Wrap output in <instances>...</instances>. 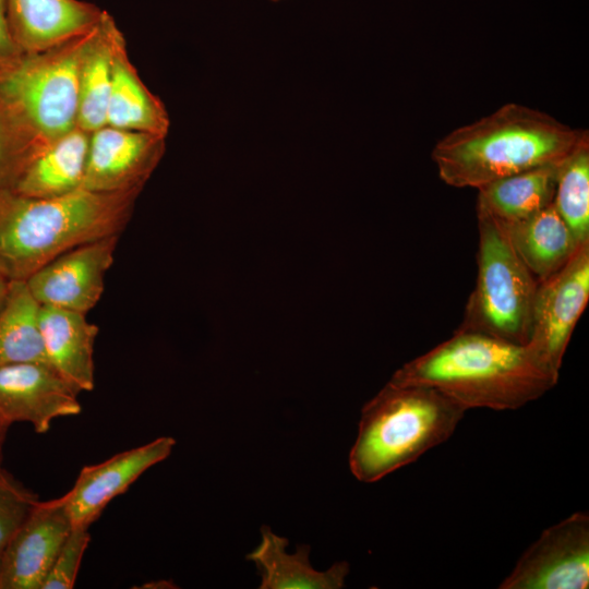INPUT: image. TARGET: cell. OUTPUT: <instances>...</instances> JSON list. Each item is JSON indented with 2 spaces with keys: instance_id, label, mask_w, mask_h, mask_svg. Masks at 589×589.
Instances as JSON below:
<instances>
[{
  "instance_id": "obj_13",
  "label": "cell",
  "mask_w": 589,
  "mask_h": 589,
  "mask_svg": "<svg viewBox=\"0 0 589 589\" xmlns=\"http://www.w3.org/2000/svg\"><path fill=\"white\" fill-rule=\"evenodd\" d=\"M163 147L161 136L105 125L89 137L82 188L103 193L137 191Z\"/></svg>"
},
{
  "instance_id": "obj_23",
  "label": "cell",
  "mask_w": 589,
  "mask_h": 589,
  "mask_svg": "<svg viewBox=\"0 0 589 589\" xmlns=\"http://www.w3.org/2000/svg\"><path fill=\"white\" fill-rule=\"evenodd\" d=\"M552 204L576 241H589V135L557 166Z\"/></svg>"
},
{
  "instance_id": "obj_26",
  "label": "cell",
  "mask_w": 589,
  "mask_h": 589,
  "mask_svg": "<svg viewBox=\"0 0 589 589\" xmlns=\"http://www.w3.org/2000/svg\"><path fill=\"white\" fill-rule=\"evenodd\" d=\"M26 158H17L0 134V192L10 190Z\"/></svg>"
},
{
  "instance_id": "obj_29",
  "label": "cell",
  "mask_w": 589,
  "mask_h": 589,
  "mask_svg": "<svg viewBox=\"0 0 589 589\" xmlns=\"http://www.w3.org/2000/svg\"><path fill=\"white\" fill-rule=\"evenodd\" d=\"M9 283L10 281L0 274V305H1V303H2V301L4 299V296L7 293Z\"/></svg>"
},
{
  "instance_id": "obj_28",
  "label": "cell",
  "mask_w": 589,
  "mask_h": 589,
  "mask_svg": "<svg viewBox=\"0 0 589 589\" xmlns=\"http://www.w3.org/2000/svg\"><path fill=\"white\" fill-rule=\"evenodd\" d=\"M10 425L11 424L0 414V466L2 461L3 446Z\"/></svg>"
},
{
  "instance_id": "obj_4",
  "label": "cell",
  "mask_w": 589,
  "mask_h": 589,
  "mask_svg": "<svg viewBox=\"0 0 589 589\" xmlns=\"http://www.w3.org/2000/svg\"><path fill=\"white\" fill-rule=\"evenodd\" d=\"M466 411L433 388L388 382L362 408L351 473L372 483L414 462L446 442Z\"/></svg>"
},
{
  "instance_id": "obj_11",
  "label": "cell",
  "mask_w": 589,
  "mask_h": 589,
  "mask_svg": "<svg viewBox=\"0 0 589 589\" xmlns=\"http://www.w3.org/2000/svg\"><path fill=\"white\" fill-rule=\"evenodd\" d=\"M72 527L62 496L38 501L4 551L0 589H40Z\"/></svg>"
},
{
  "instance_id": "obj_6",
  "label": "cell",
  "mask_w": 589,
  "mask_h": 589,
  "mask_svg": "<svg viewBox=\"0 0 589 589\" xmlns=\"http://www.w3.org/2000/svg\"><path fill=\"white\" fill-rule=\"evenodd\" d=\"M85 35L74 48L38 53L14 63L0 76L3 99L46 143L77 128Z\"/></svg>"
},
{
  "instance_id": "obj_3",
  "label": "cell",
  "mask_w": 589,
  "mask_h": 589,
  "mask_svg": "<svg viewBox=\"0 0 589 589\" xmlns=\"http://www.w3.org/2000/svg\"><path fill=\"white\" fill-rule=\"evenodd\" d=\"M136 191L103 193L80 188L50 197L0 192V274L25 281L60 254L119 236Z\"/></svg>"
},
{
  "instance_id": "obj_17",
  "label": "cell",
  "mask_w": 589,
  "mask_h": 589,
  "mask_svg": "<svg viewBox=\"0 0 589 589\" xmlns=\"http://www.w3.org/2000/svg\"><path fill=\"white\" fill-rule=\"evenodd\" d=\"M262 542L247 558L255 563L262 581L261 589H339L345 585L349 564L335 563L329 569L318 572L309 561L310 546L300 545L288 554V540L262 526Z\"/></svg>"
},
{
  "instance_id": "obj_30",
  "label": "cell",
  "mask_w": 589,
  "mask_h": 589,
  "mask_svg": "<svg viewBox=\"0 0 589 589\" xmlns=\"http://www.w3.org/2000/svg\"><path fill=\"white\" fill-rule=\"evenodd\" d=\"M272 2H279V1H283V0H271Z\"/></svg>"
},
{
  "instance_id": "obj_22",
  "label": "cell",
  "mask_w": 589,
  "mask_h": 589,
  "mask_svg": "<svg viewBox=\"0 0 589 589\" xmlns=\"http://www.w3.org/2000/svg\"><path fill=\"white\" fill-rule=\"evenodd\" d=\"M40 303L23 280H12L0 305V366L26 362L47 363L41 332Z\"/></svg>"
},
{
  "instance_id": "obj_14",
  "label": "cell",
  "mask_w": 589,
  "mask_h": 589,
  "mask_svg": "<svg viewBox=\"0 0 589 589\" xmlns=\"http://www.w3.org/2000/svg\"><path fill=\"white\" fill-rule=\"evenodd\" d=\"M17 46L39 52L87 34L103 12L80 0H5Z\"/></svg>"
},
{
  "instance_id": "obj_8",
  "label": "cell",
  "mask_w": 589,
  "mask_h": 589,
  "mask_svg": "<svg viewBox=\"0 0 589 589\" xmlns=\"http://www.w3.org/2000/svg\"><path fill=\"white\" fill-rule=\"evenodd\" d=\"M589 300V241L557 272L539 281L529 345L560 373L577 322Z\"/></svg>"
},
{
  "instance_id": "obj_20",
  "label": "cell",
  "mask_w": 589,
  "mask_h": 589,
  "mask_svg": "<svg viewBox=\"0 0 589 589\" xmlns=\"http://www.w3.org/2000/svg\"><path fill=\"white\" fill-rule=\"evenodd\" d=\"M121 47L118 35L113 47L106 125L164 137L169 129L167 112L160 100L142 83Z\"/></svg>"
},
{
  "instance_id": "obj_19",
  "label": "cell",
  "mask_w": 589,
  "mask_h": 589,
  "mask_svg": "<svg viewBox=\"0 0 589 589\" xmlns=\"http://www.w3.org/2000/svg\"><path fill=\"white\" fill-rule=\"evenodd\" d=\"M504 226L517 254L539 281L562 268L580 245L552 203Z\"/></svg>"
},
{
  "instance_id": "obj_9",
  "label": "cell",
  "mask_w": 589,
  "mask_h": 589,
  "mask_svg": "<svg viewBox=\"0 0 589 589\" xmlns=\"http://www.w3.org/2000/svg\"><path fill=\"white\" fill-rule=\"evenodd\" d=\"M119 236L77 245L29 276L25 283L40 305L86 314L100 300Z\"/></svg>"
},
{
  "instance_id": "obj_10",
  "label": "cell",
  "mask_w": 589,
  "mask_h": 589,
  "mask_svg": "<svg viewBox=\"0 0 589 589\" xmlns=\"http://www.w3.org/2000/svg\"><path fill=\"white\" fill-rule=\"evenodd\" d=\"M79 394L47 363L0 366V414L10 424L27 422L36 433H46L55 419L81 412Z\"/></svg>"
},
{
  "instance_id": "obj_12",
  "label": "cell",
  "mask_w": 589,
  "mask_h": 589,
  "mask_svg": "<svg viewBox=\"0 0 589 589\" xmlns=\"http://www.w3.org/2000/svg\"><path fill=\"white\" fill-rule=\"evenodd\" d=\"M175 445L171 436H160L83 467L72 489L62 496L73 526H92L109 502L124 493L148 468L165 460Z\"/></svg>"
},
{
  "instance_id": "obj_21",
  "label": "cell",
  "mask_w": 589,
  "mask_h": 589,
  "mask_svg": "<svg viewBox=\"0 0 589 589\" xmlns=\"http://www.w3.org/2000/svg\"><path fill=\"white\" fill-rule=\"evenodd\" d=\"M557 166L534 168L480 187L476 209L504 225L534 215L552 203Z\"/></svg>"
},
{
  "instance_id": "obj_5",
  "label": "cell",
  "mask_w": 589,
  "mask_h": 589,
  "mask_svg": "<svg viewBox=\"0 0 589 589\" xmlns=\"http://www.w3.org/2000/svg\"><path fill=\"white\" fill-rule=\"evenodd\" d=\"M477 279L458 327L527 344L539 280L502 223L482 211H477Z\"/></svg>"
},
{
  "instance_id": "obj_18",
  "label": "cell",
  "mask_w": 589,
  "mask_h": 589,
  "mask_svg": "<svg viewBox=\"0 0 589 589\" xmlns=\"http://www.w3.org/2000/svg\"><path fill=\"white\" fill-rule=\"evenodd\" d=\"M118 35L111 17L105 12L85 35L79 74L77 128L87 133L107 124L113 47Z\"/></svg>"
},
{
  "instance_id": "obj_27",
  "label": "cell",
  "mask_w": 589,
  "mask_h": 589,
  "mask_svg": "<svg viewBox=\"0 0 589 589\" xmlns=\"http://www.w3.org/2000/svg\"><path fill=\"white\" fill-rule=\"evenodd\" d=\"M15 43L8 20L7 2L0 0V62L10 60L16 52Z\"/></svg>"
},
{
  "instance_id": "obj_1",
  "label": "cell",
  "mask_w": 589,
  "mask_h": 589,
  "mask_svg": "<svg viewBox=\"0 0 589 589\" xmlns=\"http://www.w3.org/2000/svg\"><path fill=\"white\" fill-rule=\"evenodd\" d=\"M529 345L457 328L446 340L400 366L389 382L433 388L466 410H516L558 382Z\"/></svg>"
},
{
  "instance_id": "obj_15",
  "label": "cell",
  "mask_w": 589,
  "mask_h": 589,
  "mask_svg": "<svg viewBox=\"0 0 589 589\" xmlns=\"http://www.w3.org/2000/svg\"><path fill=\"white\" fill-rule=\"evenodd\" d=\"M40 332L48 364L80 393L92 392L98 326L84 313L41 305Z\"/></svg>"
},
{
  "instance_id": "obj_24",
  "label": "cell",
  "mask_w": 589,
  "mask_h": 589,
  "mask_svg": "<svg viewBox=\"0 0 589 589\" xmlns=\"http://www.w3.org/2000/svg\"><path fill=\"white\" fill-rule=\"evenodd\" d=\"M38 501L37 494L0 466V568L10 540Z\"/></svg>"
},
{
  "instance_id": "obj_25",
  "label": "cell",
  "mask_w": 589,
  "mask_h": 589,
  "mask_svg": "<svg viewBox=\"0 0 589 589\" xmlns=\"http://www.w3.org/2000/svg\"><path fill=\"white\" fill-rule=\"evenodd\" d=\"M89 527H72L40 589H71L75 586L83 555L91 541Z\"/></svg>"
},
{
  "instance_id": "obj_7",
  "label": "cell",
  "mask_w": 589,
  "mask_h": 589,
  "mask_svg": "<svg viewBox=\"0 0 589 589\" xmlns=\"http://www.w3.org/2000/svg\"><path fill=\"white\" fill-rule=\"evenodd\" d=\"M589 515L576 512L544 529L521 554L500 589H586Z\"/></svg>"
},
{
  "instance_id": "obj_16",
  "label": "cell",
  "mask_w": 589,
  "mask_h": 589,
  "mask_svg": "<svg viewBox=\"0 0 589 589\" xmlns=\"http://www.w3.org/2000/svg\"><path fill=\"white\" fill-rule=\"evenodd\" d=\"M87 132L75 128L28 156L12 192L28 197L62 195L82 188L88 157Z\"/></svg>"
},
{
  "instance_id": "obj_2",
  "label": "cell",
  "mask_w": 589,
  "mask_h": 589,
  "mask_svg": "<svg viewBox=\"0 0 589 589\" xmlns=\"http://www.w3.org/2000/svg\"><path fill=\"white\" fill-rule=\"evenodd\" d=\"M587 130L517 103L456 128L434 145L440 179L453 188H474L534 168L557 165Z\"/></svg>"
}]
</instances>
